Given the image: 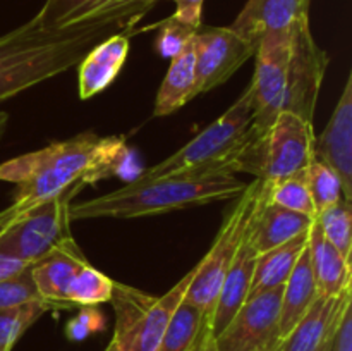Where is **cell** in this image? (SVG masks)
<instances>
[{
  "label": "cell",
  "instance_id": "1",
  "mask_svg": "<svg viewBox=\"0 0 352 351\" xmlns=\"http://www.w3.org/2000/svg\"><path fill=\"white\" fill-rule=\"evenodd\" d=\"M138 19L127 10H112L58 30L31 19L9 31L0 36V102L72 69L98 41Z\"/></svg>",
  "mask_w": 352,
  "mask_h": 351
},
{
  "label": "cell",
  "instance_id": "2",
  "mask_svg": "<svg viewBox=\"0 0 352 351\" xmlns=\"http://www.w3.org/2000/svg\"><path fill=\"white\" fill-rule=\"evenodd\" d=\"M126 155L122 138H100L88 131L3 162L0 181L16 184L14 203L26 210L69 188L109 178Z\"/></svg>",
  "mask_w": 352,
  "mask_h": 351
},
{
  "label": "cell",
  "instance_id": "3",
  "mask_svg": "<svg viewBox=\"0 0 352 351\" xmlns=\"http://www.w3.org/2000/svg\"><path fill=\"white\" fill-rule=\"evenodd\" d=\"M246 182L234 174H181L126 184L116 191L69 205V219H136L189 206L227 202L241 195Z\"/></svg>",
  "mask_w": 352,
  "mask_h": 351
},
{
  "label": "cell",
  "instance_id": "4",
  "mask_svg": "<svg viewBox=\"0 0 352 351\" xmlns=\"http://www.w3.org/2000/svg\"><path fill=\"white\" fill-rule=\"evenodd\" d=\"M251 89L229 107L223 116L192 138L188 145L165 160L143 169L133 178V184L181 174H236L234 158L254 136Z\"/></svg>",
  "mask_w": 352,
  "mask_h": 351
},
{
  "label": "cell",
  "instance_id": "5",
  "mask_svg": "<svg viewBox=\"0 0 352 351\" xmlns=\"http://www.w3.org/2000/svg\"><path fill=\"white\" fill-rule=\"evenodd\" d=\"M313 123L282 110L274 123L254 134L234 158V172H248L274 184L298 174L315 160Z\"/></svg>",
  "mask_w": 352,
  "mask_h": 351
},
{
  "label": "cell",
  "instance_id": "6",
  "mask_svg": "<svg viewBox=\"0 0 352 351\" xmlns=\"http://www.w3.org/2000/svg\"><path fill=\"white\" fill-rule=\"evenodd\" d=\"M195 277L188 272L164 296H151L133 286L113 281L110 303L116 312L113 337L120 351H157L175 310Z\"/></svg>",
  "mask_w": 352,
  "mask_h": 351
},
{
  "label": "cell",
  "instance_id": "7",
  "mask_svg": "<svg viewBox=\"0 0 352 351\" xmlns=\"http://www.w3.org/2000/svg\"><path fill=\"white\" fill-rule=\"evenodd\" d=\"M267 193L268 184L261 179L254 178L253 182L246 184L244 191L237 196V203L223 219L210 251L195 267V277L186 291L184 299L201 310L208 319L215 306L223 277L239 248L246 241L254 213Z\"/></svg>",
  "mask_w": 352,
  "mask_h": 351
},
{
  "label": "cell",
  "instance_id": "8",
  "mask_svg": "<svg viewBox=\"0 0 352 351\" xmlns=\"http://www.w3.org/2000/svg\"><path fill=\"white\" fill-rule=\"evenodd\" d=\"M82 184L36 203L16 217L0 233V253L12 255L28 264H34L71 237L69 233V205Z\"/></svg>",
  "mask_w": 352,
  "mask_h": 351
},
{
  "label": "cell",
  "instance_id": "9",
  "mask_svg": "<svg viewBox=\"0 0 352 351\" xmlns=\"http://www.w3.org/2000/svg\"><path fill=\"white\" fill-rule=\"evenodd\" d=\"M327 65H329V54L313 38L309 19L296 24L289 45V64L284 96H282V110H287L308 123H313Z\"/></svg>",
  "mask_w": 352,
  "mask_h": 351
},
{
  "label": "cell",
  "instance_id": "10",
  "mask_svg": "<svg viewBox=\"0 0 352 351\" xmlns=\"http://www.w3.org/2000/svg\"><path fill=\"white\" fill-rule=\"evenodd\" d=\"M282 288L248 296L226 329L215 337L219 351H274L280 343Z\"/></svg>",
  "mask_w": 352,
  "mask_h": 351
},
{
  "label": "cell",
  "instance_id": "11",
  "mask_svg": "<svg viewBox=\"0 0 352 351\" xmlns=\"http://www.w3.org/2000/svg\"><path fill=\"white\" fill-rule=\"evenodd\" d=\"M292 33V31H291ZM289 34H268L256 45L254 74L250 86L253 98V133L260 134L282 112V96L289 64Z\"/></svg>",
  "mask_w": 352,
  "mask_h": 351
},
{
  "label": "cell",
  "instance_id": "12",
  "mask_svg": "<svg viewBox=\"0 0 352 351\" xmlns=\"http://www.w3.org/2000/svg\"><path fill=\"white\" fill-rule=\"evenodd\" d=\"M196 67V95L212 92L232 78L234 72L254 57L256 48L230 28L199 26L192 36Z\"/></svg>",
  "mask_w": 352,
  "mask_h": 351
},
{
  "label": "cell",
  "instance_id": "13",
  "mask_svg": "<svg viewBox=\"0 0 352 351\" xmlns=\"http://www.w3.org/2000/svg\"><path fill=\"white\" fill-rule=\"evenodd\" d=\"M311 0H248L230 30L256 48L268 34H289L296 24L309 19Z\"/></svg>",
  "mask_w": 352,
  "mask_h": 351
},
{
  "label": "cell",
  "instance_id": "14",
  "mask_svg": "<svg viewBox=\"0 0 352 351\" xmlns=\"http://www.w3.org/2000/svg\"><path fill=\"white\" fill-rule=\"evenodd\" d=\"M315 158L339 174L346 200L352 202V74L347 76L329 124L315 140Z\"/></svg>",
  "mask_w": 352,
  "mask_h": 351
},
{
  "label": "cell",
  "instance_id": "15",
  "mask_svg": "<svg viewBox=\"0 0 352 351\" xmlns=\"http://www.w3.org/2000/svg\"><path fill=\"white\" fill-rule=\"evenodd\" d=\"M136 31H133V26L124 28L89 48L88 54L78 64L79 98H93L116 81L127 61L131 48L129 38Z\"/></svg>",
  "mask_w": 352,
  "mask_h": 351
},
{
  "label": "cell",
  "instance_id": "16",
  "mask_svg": "<svg viewBox=\"0 0 352 351\" xmlns=\"http://www.w3.org/2000/svg\"><path fill=\"white\" fill-rule=\"evenodd\" d=\"M81 248L71 237L48 251L45 257L31 264L30 272L36 284L41 299L50 303L54 308H71L65 301L67 289L79 268L86 264Z\"/></svg>",
  "mask_w": 352,
  "mask_h": 351
},
{
  "label": "cell",
  "instance_id": "17",
  "mask_svg": "<svg viewBox=\"0 0 352 351\" xmlns=\"http://www.w3.org/2000/svg\"><path fill=\"white\" fill-rule=\"evenodd\" d=\"M351 291L352 288L346 289L336 298L318 296L308 313L282 337L274 351H318L332 336L344 305L352 299Z\"/></svg>",
  "mask_w": 352,
  "mask_h": 351
},
{
  "label": "cell",
  "instance_id": "18",
  "mask_svg": "<svg viewBox=\"0 0 352 351\" xmlns=\"http://www.w3.org/2000/svg\"><path fill=\"white\" fill-rule=\"evenodd\" d=\"M256 258V250L250 243V237H246L243 246L239 248L237 255L234 257L226 277H223L222 286H220L219 295H217L215 299V306H213V312L208 319L210 330H212L215 337L226 329L227 323L232 320L237 310L243 306V303L250 296Z\"/></svg>",
  "mask_w": 352,
  "mask_h": 351
},
{
  "label": "cell",
  "instance_id": "19",
  "mask_svg": "<svg viewBox=\"0 0 352 351\" xmlns=\"http://www.w3.org/2000/svg\"><path fill=\"white\" fill-rule=\"evenodd\" d=\"M313 222H315V219H311V217L274 205L265 196L263 202L258 206L256 213H254L248 237H250V243L253 244L256 253L260 255L263 251L278 246V244H284L285 241L292 240L298 234L308 233Z\"/></svg>",
  "mask_w": 352,
  "mask_h": 351
},
{
  "label": "cell",
  "instance_id": "20",
  "mask_svg": "<svg viewBox=\"0 0 352 351\" xmlns=\"http://www.w3.org/2000/svg\"><path fill=\"white\" fill-rule=\"evenodd\" d=\"M308 251L318 296L336 298L351 288V262L323 236L316 222L309 229Z\"/></svg>",
  "mask_w": 352,
  "mask_h": 351
},
{
  "label": "cell",
  "instance_id": "21",
  "mask_svg": "<svg viewBox=\"0 0 352 351\" xmlns=\"http://www.w3.org/2000/svg\"><path fill=\"white\" fill-rule=\"evenodd\" d=\"M195 36V34H192ZM196 96V67L192 38L170 58V65L158 88L153 116L165 117L177 112Z\"/></svg>",
  "mask_w": 352,
  "mask_h": 351
},
{
  "label": "cell",
  "instance_id": "22",
  "mask_svg": "<svg viewBox=\"0 0 352 351\" xmlns=\"http://www.w3.org/2000/svg\"><path fill=\"white\" fill-rule=\"evenodd\" d=\"M316 299H318V289L313 277L308 244H306L298 264L294 265L291 275L282 288L280 339L291 332L292 327L308 313Z\"/></svg>",
  "mask_w": 352,
  "mask_h": 351
},
{
  "label": "cell",
  "instance_id": "23",
  "mask_svg": "<svg viewBox=\"0 0 352 351\" xmlns=\"http://www.w3.org/2000/svg\"><path fill=\"white\" fill-rule=\"evenodd\" d=\"M308 234L309 231L298 234L292 240L285 241L284 244H278V246L258 255L250 296L261 291H268V289L280 288L285 284L292 268L298 264L302 250L308 244Z\"/></svg>",
  "mask_w": 352,
  "mask_h": 351
},
{
  "label": "cell",
  "instance_id": "24",
  "mask_svg": "<svg viewBox=\"0 0 352 351\" xmlns=\"http://www.w3.org/2000/svg\"><path fill=\"white\" fill-rule=\"evenodd\" d=\"M112 0H45L43 7L33 19L41 28L58 30L93 19Z\"/></svg>",
  "mask_w": 352,
  "mask_h": 351
},
{
  "label": "cell",
  "instance_id": "25",
  "mask_svg": "<svg viewBox=\"0 0 352 351\" xmlns=\"http://www.w3.org/2000/svg\"><path fill=\"white\" fill-rule=\"evenodd\" d=\"M112 292V279L86 262L72 279L65 301L69 306H96L100 303H110Z\"/></svg>",
  "mask_w": 352,
  "mask_h": 351
},
{
  "label": "cell",
  "instance_id": "26",
  "mask_svg": "<svg viewBox=\"0 0 352 351\" xmlns=\"http://www.w3.org/2000/svg\"><path fill=\"white\" fill-rule=\"evenodd\" d=\"M205 319L208 317L201 310L182 299L157 351H191Z\"/></svg>",
  "mask_w": 352,
  "mask_h": 351
},
{
  "label": "cell",
  "instance_id": "27",
  "mask_svg": "<svg viewBox=\"0 0 352 351\" xmlns=\"http://www.w3.org/2000/svg\"><path fill=\"white\" fill-rule=\"evenodd\" d=\"M302 178H305L309 195L315 203L316 213L346 200L339 174L323 162L316 160V158L309 162L306 169H302Z\"/></svg>",
  "mask_w": 352,
  "mask_h": 351
},
{
  "label": "cell",
  "instance_id": "28",
  "mask_svg": "<svg viewBox=\"0 0 352 351\" xmlns=\"http://www.w3.org/2000/svg\"><path fill=\"white\" fill-rule=\"evenodd\" d=\"M50 303L38 299L23 305L0 310V350L10 351L19 337L40 319L43 313L52 310Z\"/></svg>",
  "mask_w": 352,
  "mask_h": 351
},
{
  "label": "cell",
  "instance_id": "29",
  "mask_svg": "<svg viewBox=\"0 0 352 351\" xmlns=\"http://www.w3.org/2000/svg\"><path fill=\"white\" fill-rule=\"evenodd\" d=\"M316 226L323 236L351 262L352 251V202L342 200L329 209L322 210L315 217Z\"/></svg>",
  "mask_w": 352,
  "mask_h": 351
},
{
  "label": "cell",
  "instance_id": "30",
  "mask_svg": "<svg viewBox=\"0 0 352 351\" xmlns=\"http://www.w3.org/2000/svg\"><path fill=\"white\" fill-rule=\"evenodd\" d=\"M267 200L274 203V205L302 213V215L311 217V219L316 217L315 203H313L308 186H306L305 178H302V171L291 176V178H285L282 181L274 182V184H268Z\"/></svg>",
  "mask_w": 352,
  "mask_h": 351
},
{
  "label": "cell",
  "instance_id": "31",
  "mask_svg": "<svg viewBox=\"0 0 352 351\" xmlns=\"http://www.w3.org/2000/svg\"><path fill=\"white\" fill-rule=\"evenodd\" d=\"M38 299H41V296L31 277L30 267L0 282V310L23 305L28 301H38Z\"/></svg>",
  "mask_w": 352,
  "mask_h": 351
},
{
  "label": "cell",
  "instance_id": "32",
  "mask_svg": "<svg viewBox=\"0 0 352 351\" xmlns=\"http://www.w3.org/2000/svg\"><path fill=\"white\" fill-rule=\"evenodd\" d=\"M158 36L157 41H155V47H157L158 54H162L164 57H174L186 43L192 38V34L196 33V30L186 26V24H181L179 21L168 19L158 23Z\"/></svg>",
  "mask_w": 352,
  "mask_h": 351
},
{
  "label": "cell",
  "instance_id": "33",
  "mask_svg": "<svg viewBox=\"0 0 352 351\" xmlns=\"http://www.w3.org/2000/svg\"><path fill=\"white\" fill-rule=\"evenodd\" d=\"M105 327V317L96 306H79L78 315L72 317L65 326L69 341H85L91 334L100 332Z\"/></svg>",
  "mask_w": 352,
  "mask_h": 351
},
{
  "label": "cell",
  "instance_id": "34",
  "mask_svg": "<svg viewBox=\"0 0 352 351\" xmlns=\"http://www.w3.org/2000/svg\"><path fill=\"white\" fill-rule=\"evenodd\" d=\"M329 351H352V299L344 305L329 341Z\"/></svg>",
  "mask_w": 352,
  "mask_h": 351
},
{
  "label": "cell",
  "instance_id": "35",
  "mask_svg": "<svg viewBox=\"0 0 352 351\" xmlns=\"http://www.w3.org/2000/svg\"><path fill=\"white\" fill-rule=\"evenodd\" d=\"M175 3V12L172 19L179 21L181 24L198 30L201 26V14L205 0H172Z\"/></svg>",
  "mask_w": 352,
  "mask_h": 351
},
{
  "label": "cell",
  "instance_id": "36",
  "mask_svg": "<svg viewBox=\"0 0 352 351\" xmlns=\"http://www.w3.org/2000/svg\"><path fill=\"white\" fill-rule=\"evenodd\" d=\"M158 0H112L98 16H103V14H109L112 10H127V12H134V14H140V16H144L148 12L151 6ZM96 16V17H98ZM95 19V17H93Z\"/></svg>",
  "mask_w": 352,
  "mask_h": 351
},
{
  "label": "cell",
  "instance_id": "37",
  "mask_svg": "<svg viewBox=\"0 0 352 351\" xmlns=\"http://www.w3.org/2000/svg\"><path fill=\"white\" fill-rule=\"evenodd\" d=\"M28 267H31V264H28V262L12 257V255L0 253V282L26 270Z\"/></svg>",
  "mask_w": 352,
  "mask_h": 351
},
{
  "label": "cell",
  "instance_id": "38",
  "mask_svg": "<svg viewBox=\"0 0 352 351\" xmlns=\"http://www.w3.org/2000/svg\"><path fill=\"white\" fill-rule=\"evenodd\" d=\"M198 351H219V348H217V343H215V336H213L212 330H210L208 319H206L205 326H203L201 341H199V350Z\"/></svg>",
  "mask_w": 352,
  "mask_h": 351
},
{
  "label": "cell",
  "instance_id": "39",
  "mask_svg": "<svg viewBox=\"0 0 352 351\" xmlns=\"http://www.w3.org/2000/svg\"><path fill=\"white\" fill-rule=\"evenodd\" d=\"M23 212H24V210L21 209V206H17L16 203H12V205H10V206L3 209L2 212H0V233H2V231L6 229V227L9 226V224L12 222V220L16 219V217L19 215V213H23Z\"/></svg>",
  "mask_w": 352,
  "mask_h": 351
},
{
  "label": "cell",
  "instance_id": "40",
  "mask_svg": "<svg viewBox=\"0 0 352 351\" xmlns=\"http://www.w3.org/2000/svg\"><path fill=\"white\" fill-rule=\"evenodd\" d=\"M7 124H9V114L0 112V140H2L3 134H6Z\"/></svg>",
  "mask_w": 352,
  "mask_h": 351
},
{
  "label": "cell",
  "instance_id": "41",
  "mask_svg": "<svg viewBox=\"0 0 352 351\" xmlns=\"http://www.w3.org/2000/svg\"><path fill=\"white\" fill-rule=\"evenodd\" d=\"M105 351H120V348L119 346H117V343H116V341H110V343H109V346H107L105 348Z\"/></svg>",
  "mask_w": 352,
  "mask_h": 351
},
{
  "label": "cell",
  "instance_id": "42",
  "mask_svg": "<svg viewBox=\"0 0 352 351\" xmlns=\"http://www.w3.org/2000/svg\"><path fill=\"white\" fill-rule=\"evenodd\" d=\"M330 341V339H329ZM329 341H327V343L325 344H323V346L322 348H320V350L318 351H329Z\"/></svg>",
  "mask_w": 352,
  "mask_h": 351
},
{
  "label": "cell",
  "instance_id": "43",
  "mask_svg": "<svg viewBox=\"0 0 352 351\" xmlns=\"http://www.w3.org/2000/svg\"><path fill=\"white\" fill-rule=\"evenodd\" d=\"M253 351H258V350H253Z\"/></svg>",
  "mask_w": 352,
  "mask_h": 351
},
{
  "label": "cell",
  "instance_id": "44",
  "mask_svg": "<svg viewBox=\"0 0 352 351\" xmlns=\"http://www.w3.org/2000/svg\"><path fill=\"white\" fill-rule=\"evenodd\" d=\"M0 351H3V350H0Z\"/></svg>",
  "mask_w": 352,
  "mask_h": 351
}]
</instances>
